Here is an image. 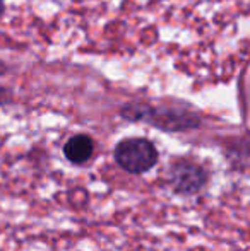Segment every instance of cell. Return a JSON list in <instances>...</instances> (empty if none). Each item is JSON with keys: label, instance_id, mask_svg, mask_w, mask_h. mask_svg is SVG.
<instances>
[{"label": "cell", "instance_id": "6da1fadb", "mask_svg": "<svg viewBox=\"0 0 250 251\" xmlns=\"http://www.w3.org/2000/svg\"><path fill=\"white\" fill-rule=\"evenodd\" d=\"M120 118L132 123H146L168 133L190 132L202 126L204 118L192 104L185 101H130L118 111Z\"/></svg>", "mask_w": 250, "mask_h": 251}, {"label": "cell", "instance_id": "7a4b0ae2", "mask_svg": "<svg viewBox=\"0 0 250 251\" xmlns=\"http://www.w3.org/2000/svg\"><path fill=\"white\" fill-rule=\"evenodd\" d=\"M113 159L129 175H144L160 161V152L146 137H127L113 147Z\"/></svg>", "mask_w": 250, "mask_h": 251}, {"label": "cell", "instance_id": "3957f363", "mask_svg": "<svg viewBox=\"0 0 250 251\" xmlns=\"http://www.w3.org/2000/svg\"><path fill=\"white\" fill-rule=\"evenodd\" d=\"M211 173L204 164L192 157L175 159L167 173V183L177 195L192 197L207 186Z\"/></svg>", "mask_w": 250, "mask_h": 251}, {"label": "cell", "instance_id": "277c9868", "mask_svg": "<svg viewBox=\"0 0 250 251\" xmlns=\"http://www.w3.org/2000/svg\"><path fill=\"white\" fill-rule=\"evenodd\" d=\"M94 149H96V144L89 133H76V135L67 139V142L62 147V152L63 157L70 164L84 166L94 155Z\"/></svg>", "mask_w": 250, "mask_h": 251}, {"label": "cell", "instance_id": "5b68a950", "mask_svg": "<svg viewBox=\"0 0 250 251\" xmlns=\"http://www.w3.org/2000/svg\"><path fill=\"white\" fill-rule=\"evenodd\" d=\"M12 100H14L12 91H10L9 87H5V86H0V108H2V106L10 104Z\"/></svg>", "mask_w": 250, "mask_h": 251}, {"label": "cell", "instance_id": "8992f818", "mask_svg": "<svg viewBox=\"0 0 250 251\" xmlns=\"http://www.w3.org/2000/svg\"><path fill=\"white\" fill-rule=\"evenodd\" d=\"M9 72H10L9 63H5L3 60H0V77H2V75H7Z\"/></svg>", "mask_w": 250, "mask_h": 251}, {"label": "cell", "instance_id": "52a82bcc", "mask_svg": "<svg viewBox=\"0 0 250 251\" xmlns=\"http://www.w3.org/2000/svg\"><path fill=\"white\" fill-rule=\"evenodd\" d=\"M3 14H5V2H3V0H0V21H2Z\"/></svg>", "mask_w": 250, "mask_h": 251}]
</instances>
